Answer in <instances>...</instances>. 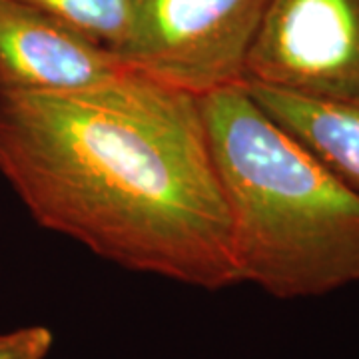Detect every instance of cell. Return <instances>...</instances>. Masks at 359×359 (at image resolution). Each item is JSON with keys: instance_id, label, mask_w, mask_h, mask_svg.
I'll return each mask as SVG.
<instances>
[{"instance_id": "6da1fadb", "label": "cell", "mask_w": 359, "mask_h": 359, "mask_svg": "<svg viewBox=\"0 0 359 359\" xmlns=\"http://www.w3.org/2000/svg\"><path fill=\"white\" fill-rule=\"evenodd\" d=\"M0 174L34 222L120 268L240 283L200 98L132 72L70 94L0 88Z\"/></svg>"}, {"instance_id": "7a4b0ae2", "label": "cell", "mask_w": 359, "mask_h": 359, "mask_svg": "<svg viewBox=\"0 0 359 359\" xmlns=\"http://www.w3.org/2000/svg\"><path fill=\"white\" fill-rule=\"evenodd\" d=\"M200 108L240 283L302 299L359 282V194L244 86L202 96Z\"/></svg>"}, {"instance_id": "3957f363", "label": "cell", "mask_w": 359, "mask_h": 359, "mask_svg": "<svg viewBox=\"0 0 359 359\" xmlns=\"http://www.w3.org/2000/svg\"><path fill=\"white\" fill-rule=\"evenodd\" d=\"M269 0H128L120 60L196 98L245 84Z\"/></svg>"}, {"instance_id": "277c9868", "label": "cell", "mask_w": 359, "mask_h": 359, "mask_svg": "<svg viewBox=\"0 0 359 359\" xmlns=\"http://www.w3.org/2000/svg\"><path fill=\"white\" fill-rule=\"evenodd\" d=\"M245 84L359 106V0H269Z\"/></svg>"}, {"instance_id": "5b68a950", "label": "cell", "mask_w": 359, "mask_h": 359, "mask_svg": "<svg viewBox=\"0 0 359 359\" xmlns=\"http://www.w3.org/2000/svg\"><path fill=\"white\" fill-rule=\"evenodd\" d=\"M132 70L120 56L22 0H0V88L86 92Z\"/></svg>"}, {"instance_id": "8992f818", "label": "cell", "mask_w": 359, "mask_h": 359, "mask_svg": "<svg viewBox=\"0 0 359 359\" xmlns=\"http://www.w3.org/2000/svg\"><path fill=\"white\" fill-rule=\"evenodd\" d=\"M266 114L359 194V106L332 104L244 84Z\"/></svg>"}, {"instance_id": "52a82bcc", "label": "cell", "mask_w": 359, "mask_h": 359, "mask_svg": "<svg viewBox=\"0 0 359 359\" xmlns=\"http://www.w3.org/2000/svg\"><path fill=\"white\" fill-rule=\"evenodd\" d=\"M62 20L118 54L128 18V0H22Z\"/></svg>"}, {"instance_id": "ba28073f", "label": "cell", "mask_w": 359, "mask_h": 359, "mask_svg": "<svg viewBox=\"0 0 359 359\" xmlns=\"http://www.w3.org/2000/svg\"><path fill=\"white\" fill-rule=\"evenodd\" d=\"M54 334L46 325H26L0 334V359H46Z\"/></svg>"}]
</instances>
